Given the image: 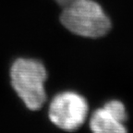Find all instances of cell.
Here are the masks:
<instances>
[{"label":"cell","instance_id":"6da1fadb","mask_svg":"<svg viewBox=\"0 0 133 133\" xmlns=\"http://www.w3.org/2000/svg\"><path fill=\"white\" fill-rule=\"evenodd\" d=\"M46 78L45 66L35 59L19 58L11 66L10 79L13 89L31 110H39L45 103Z\"/></svg>","mask_w":133,"mask_h":133},{"label":"cell","instance_id":"7a4b0ae2","mask_svg":"<svg viewBox=\"0 0 133 133\" xmlns=\"http://www.w3.org/2000/svg\"><path fill=\"white\" fill-rule=\"evenodd\" d=\"M60 21L69 31L86 38L103 37L111 29L110 19L94 0H77L65 8Z\"/></svg>","mask_w":133,"mask_h":133},{"label":"cell","instance_id":"3957f363","mask_svg":"<svg viewBox=\"0 0 133 133\" xmlns=\"http://www.w3.org/2000/svg\"><path fill=\"white\" fill-rule=\"evenodd\" d=\"M89 114L86 99L75 91H63L52 99L48 116L53 124L65 131H75L85 123Z\"/></svg>","mask_w":133,"mask_h":133},{"label":"cell","instance_id":"277c9868","mask_svg":"<svg viewBox=\"0 0 133 133\" xmlns=\"http://www.w3.org/2000/svg\"><path fill=\"white\" fill-rule=\"evenodd\" d=\"M127 119L125 104L118 100H110L91 114L89 125L92 133H128Z\"/></svg>","mask_w":133,"mask_h":133},{"label":"cell","instance_id":"5b68a950","mask_svg":"<svg viewBox=\"0 0 133 133\" xmlns=\"http://www.w3.org/2000/svg\"><path fill=\"white\" fill-rule=\"evenodd\" d=\"M56 2H57V4H59L61 6H63V8H66V6H70L71 4H73V3H75L77 0H56Z\"/></svg>","mask_w":133,"mask_h":133}]
</instances>
